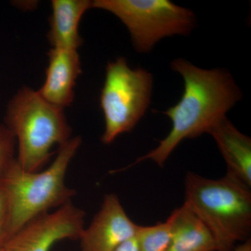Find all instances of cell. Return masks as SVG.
<instances>
[{
  "label": "cell",
  "mask_w": 251,
  "mask_h": 251,
  "mask_svg": "<svg viewBox=\"0 0 251 251\" xmlns=\"http://www.w3.org/2000/svg\"><path fill=\"white\" fill-rule=\"evenodd\" d=\"M171 67L184 81L179 101L163 112L171 119L172 129L158 147L133 165L151 160L163 166L183 140L208 133L242 98L233 77L226 70L201 69L184 59H175Z\"/></svg>",
  "instance_id": "1"
},
{
  "label": "cell",
  "mask_w": 251,
  "mask_h": 251,
  "mask_svg": "<svg viewBox=\"0 0 251 251\" xmlns=\"http://www.w3.org/2000/svg\"><path fill=\"white\" fill-rule=\"evenodd\" d=\"M185 204L202 221L215 241L216 251H233L250 239L251 192L229 175L219 179L188 172Z\"/></svg>",
  "instance_id": "2"
},
{
  "label": "cell",
  "mask_w": 251,
  "mask_h": 251,
  "mask_svg": "<svg viewBox=\"0 0 251 251\" xmlns=\"http://www.w3.org/2000/svg\"><path fill=\"white\" fill-rule=\"evenodd\" d=\"M81 143L76 136L59 145L55 159L44 171H25L16 159L0 183L9 198L10 238L36 216L71 202L75 191L66 185L65 176Z\"/></svg>",
  "instance_id": "3"
},
{
  "label": "cell",
  "mask_w": 251,
  "mask_h": 251,
  "mask_svg": "<svg viewBox=\"0 0 251 251\" xmlns=\"http://www.w3.org/2000/svg\"><path fill=\"white\" fill-rule=\"evenodd\" d=\"M5 122L18 141V164L28 172L39 171L49 161L51 148L72 135L64 110L27 87L10 100Z\"/></svg>",
  "instance_id": "4"
},
{
  "label": "cell",
  "mask_w": 251,
  "mask_h": 251,
  "mask_svg": "<svg viewBox=\"0 0 251 251\" xmlns=\"http://www.w3.org/2000/svg\"><path fill=\"white\" fill-rule=\"evenodd\" d=\"M100 97L105 119L102 143L110 144L119 135L133 129L151 100L152 75L143 69H132L124 57L109 62Z\"/></svg>",
  "instance_id": "5"
},
{
  "label": "cell",
  "mask_w": 251,
  "mask_h": 251,
  "mask_svg": "<svg viewBox=\"0 0 251 251\" xmlns=\"http://www.w3.org/2000/svg\"><path fill=\"white\" fill-rule=\"evenodd\" d=\"M92 8L105 10L126 26L137 51L147 53L168 36L186 35L196 18L191 10L169 0H94Z\"/></svg>",
  "instance_id": "6"
},
{
  "label": "cell",
  "mask_w": 251,
  "mask_h": 251,
  "mask_svg": "<svg viewBox=\"0 0 251 251\" xmlns=\"http://www.w3.org/2000/svg\"><path fill=\"white\" fill-rule=\"evenodd\" d=\"M85 216V211L71 201L53 212L31 219L10 238L3 250L50 251L59 241L80 239Z\"/></svg>",
  "instance_id": "7"
},
{
  "label": "cell",
  "mask_w": 251,
  "mask_h": 251,
  "mask_svg": "<svg viewBox=\"0 0 251 251\" xmlns=\"http://www.w3.org/2000/svg\"><path fill=\"white\" fill-rule=\"evenodd\" d=\"M138 225L129 219L117 195H105L100 210L80 237L81 251H114L134 237Z\"/></svg>",
  "instance_id": "8"
},
{
  "label": "cell",
  "mask_w": 251,
  "mask_h": 251,
  "mask_svg": "<svg viewBox=\"0 0 251 251\" xmlns=\"http://www.w3.org/2000/svg\"><path fill=\"white\" fill-rule=\"evenodd\" d=\"M46 80L39 94L46 101L64 110L72 104L74 87L81 74L80 57L74 50L51 49Z\"/></svg>",
  "instance_id": "9"
},
{
  "label": "cell",
  "mask_w": 251,
  "mask_h": 251,
  "mask_svg": "<svg viewBox=\"0 0 251 251\" xmlns=\"http://www.w3.org/2000/svg\"><path fill=\"white\" fill-rule=\"evenodd\" d=\"M215 140L227 166L226 174L251 187V140L226 117L208 132Z\"/></svg>",
  "instance_id": "10"
},
{
  "label": "cell",
  "mask_w": 251,
  "mask_h": 251,
  "mask_svg": "<svg viewBox=\"0 0 251 251\" xmlns=\"http://www.w3.org/2000/svg\"><path fill=\"white\" fill-rule=\"evenodd\" d=\"M90 0H52L48 39L52 49L77 50L83 43L79 23L85 11L92 8Z\"/></svg>",
  "instance_id": "11"
},
{
  "label": "cell",
  "mask_w": 251,
  "mask_h": 251,
  "mask_svg": "<svg viewBox=\"0 0 251 251\" xmlns=\"http://www.w3.org/2000/svg\"><path fill=\"white\" fill-rule=\"evenodd\" d=\"M170 217L171 237L168 251H216L212 234L185 203Z\"/></svg>",
  "instance_id": "12"
},
{
  "label": "cell",
  "mask_w": 251,
  "mask_h": 251,
  "mask_svg": "<svg viewBox=\"0 0 251 251\" xmlns=\"http://www.w3.org/2000/svg\"><path fill=\"white\" fill-rule=\"evenodd\" d=\"M172 221L153 226H138L135 239L138 251H168L171 242Z\"/></svg>",
  "instance_id": "13"
},
{
  "label": "cell",
  "mask_w": 251,
  "mask_h": 251,
  "mask_svg": "<svg viewBox=\"0 0 251 251\" xmlns=\"http://www.w3.org/2000/svg\"><path fill=\"white\" fill-rule=\"evenodd\" d=\"M16 139L6 125H0V183L16 161Z\"/></svg>",
  "instance_id": "14"
},
{
  "label": "cell",
  "mask_w": 251,
  "mask_h": 251,
  "mask_svg": "<svg viewBox=\"0 0 251 251\" xmlns=\"http://www.w3.org/2000/svg\"><path fill=\"white\" fill-rule=\"evenodd\" d=\"M10 206L9 198L4 186L0 184V250L10 239Z\"/></svg>",
  "instance_id": "15"
},
{
  "label": "cell",
  "mask_w": 251,
  "mask_h": 251,
  "mask_svg": "<svg viewBox=\"0 0 251 251\" xmlns=\"http://www.w3.org/2000/svg\"><path fill=\"white\" fill-rule=\"evenodd\" d=\"M114 251H138V244H137L135 236L128 241L123 243L122 245Z\"/></svg>",
  "instance_id": "16"
},
{
  "label": "cell",
  "mask_w": 251,
  "mask_h": 251,
  "mask_svg": "<svg viewBox=\"0 0 251 251\" xmlns=\"http://www.w3.org/2000/svg\"><path fill=\"white\" fill-rule=\"evenodd\" d=\"M233 251H251V239L243 242L242 244L238 246L234 249Z\"/></svg>",
  "instance_id": "17"
},
{
  "label": "cell",
  "mask_w": 251,
  "mask_h": 251,
  "mask_svg": "<svg viewBox=\"0 0 251 251\" xmlns=\"http://www.w3.org/2000/svg\"><path fill=\"white\" fill-rule=\"evenodd\" d=\"M0 251H4V250H3V249H1V250H0Z\"/></svg>",
  "instance_id": "18"
}]
</instances>
